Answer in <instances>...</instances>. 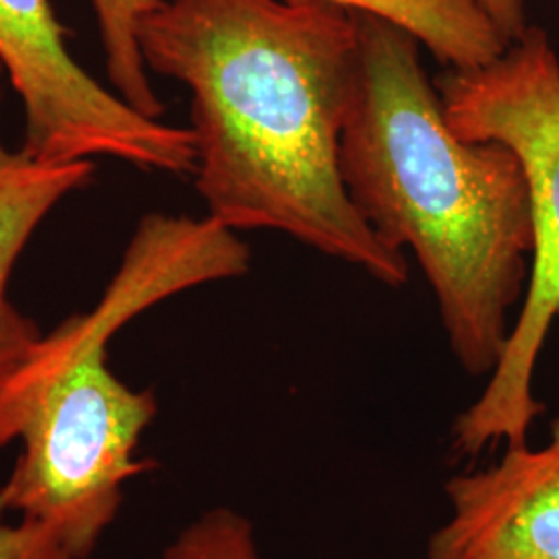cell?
<instances>
[{"mask_svg":"<svg viewBox=\"0 0 559 559\" xmlns=\"http://www.w3.org/2000/svg\"><path fill=\"white\" fill-rule=\"evenodd\" d=\"M147 71L191 92L195 187L230 230H276L399 288L408 261L359 214L340 141L357 11L328 2L162 0L138 25Z\"/></svg>","mask_w":559,"mask_h":559,"instance_id":"1","label":"cell"},{"mask_svg":"<svg viewBox=\"0 0 559 559\" xmlns=\"http://www.w3.org/2000/svg\"><path fill=\"white\" fill-rule=\"evenodd\" d=\"M357 20L359 69L340 141L348 198L383 242L415 253L460 367L491 376L533 255L522 164L503 143L450 129L413 34L371 13Z\"/></svg>","mask_w":559,"mask_h":559,"instance_id":"2","label":"cell"},{"mask_svg":"<svg viewBox=\"0 0 559 559\" xmlns=\"http://www.w3.org/2000/svg\"><path fill=\"white\" fill-rule=\"evenodd\" d=\"M193 280L185 245L141 226L98 305L44 336L0 396V448L21 441L0 485V514L38 520L78 558L98 547L124 485L154 466L135 452L158 413L152 390H133L112 373L106 346L124 323Z\"/></svg>","mask_w":559,"mask_h":559,"instance_id":"3","label":"cell"},{"mask_svg":"<svg viewBox=\"0 0 559 559\" xmlns=\"http://www.w3.org/2000/svg\"><path fill=\"white\" fill-rule=\"evenodd\" d=\"M450 129L460 140L508 145L524 170L533 218V270L519 321L479 399L452 425V452L477 459L503 443H528L545 413L533 378L559 318V59L547 32L528 25L498 59L445 69L436 81Z\"/></svg>","mask_w":559,"mask_h":559,"instance_id":"4","label":"cell"},{"mask_svg":"<svg viewBox=\"0 0 559 559\" xmlns=\"http://www.w3.org/2000/svg\"><path fill=\"white\" fill-rule=\"evenodd\" d=\"M0 64L25 112L23 150L46 164L106 156L143 170L195 173L189 127L138 112L67 48L50 0H0Z\"/></svg>","mask_w":559,"mask_h":559,"instance_id":"5","label":"cell"},{"mask_svg":"<svg viewBox=\"0 0 559 559\" xmlns=\"http://www.w3.org/2000/svg\"><path fill=\"white\" fill-rule=\"evenodd\" d=\"M452 514L425 559H559V417L540 448H506L500 462L445 483Z\"/></svg>","mask_w":559,"mask_h":559,"instance_id":"6","label":"cell"},{"mask_svg":"<svg viewBox=\"0 0 559 559\" xmlns=\"http://www.w3.org/2000/svg\"><path fill=\"white\" fill-rule=\"evenodd\" d=\"M0 64V104H2ZM94 162L46 164L23 147L11 150L0 133V396L40 346V328L9 299V280L41 221L69 193L83 189Z\"/></svg>","mask_w":559,"mask_h":559,"instance_id":"7","label":"cell"},{"mask_svg":"<svg viewBox=\"0 0 559 559\" xmlns=\"http://www.w3.org/2000/svg\"><path fill=\"white\" fill-rule=\"evenodd\" d=\"M328 2L348 11L392 21L445 69H471L498 59L508 48L498 27L485 15L479 0H286Z\"/></svg>","mask_w":559,"mask_h":559,"instance_id":"8","label":"cell"},{"mask_svg":"<svg viewBox=\"0 0 559 559\" xmlns=\"http://www.w3.org/2000/svg\"><path fill=\"white\" fill-rule=\"evenodd\" d=\"M162 0H92L106 50L108 78L115 92L143 117L160 119L164 104L156 96L141 57L138 25Z\"/></svg>","mask_w":559,"mask_h":559,"instance_id":"9","label":"cell"},{"mask_svg":"<svg viewBox=\"0 0 559 559\" xmlns=\"http://www.w3.org/2000/svg\"><path fill=\"white\" fill-rule=\"evenodd\" d=\"M162 559H260L255 528L233 508H212L180 531Z\"/></svg>","mask_w":559,"mask_h":559,"instance_id":"10","label":"cell"},{"mask_svg":"<svg viewBox=\"0 0 559 559\" xmlns=\"http://www.w3.org/2000/svg\"><path fill=\"white\" fill-rule=\"evenodd\" d=\"M0 559H81L38 520L0 522Z\"/></svg>","mask_w":559,"mask_h":559,"instance_id":"11","label":"cell"},{"mask_svg":"<svg viewBox=\"0 0 559 559\" xmlns=\"http://www.w3.org/2000/svg\"><path fill=\"white\" fill-rule=\"evenodd\" d=\"M479 4L506 44L519 40L528 29L526 0H479Z\"/></svg>","mask_w":559,"mask_h":559,"instance_id":"12","label":"cell"}]
</instances>
